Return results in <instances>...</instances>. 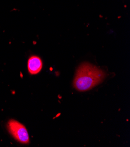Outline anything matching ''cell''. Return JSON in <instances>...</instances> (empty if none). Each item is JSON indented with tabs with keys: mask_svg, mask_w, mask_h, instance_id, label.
<instances>
[{
	"mask_svg": "<svg viewBox=\"0 0 130 147\" xmlns=\"http://www.w3.org/2000/svg\"><path fill=\"white\" fill-rule=\"evenodd\" d=\"M106 77V73L88 63L82 64L78 69L73 85L79 92H85L100 84Z\"/></svg>",
	"mask_w": 130,
	"mask_h": 147,
	"instance_id": "6da1fadb",
	"label": "cell"
},
{
	"mask_svg": "<svg viewBox=\"0 0 130 147\" xmlns=\"http://www.w3.org/2000/svg\"><path fill=\"white\" fill-rule=\"evenodd\" d=\"M7 128L11 136L17 141L22 144L29 142V137L26 127L18 121L11 120L8 121Z\"/></svg>",
	"mask_w": 130,
	"mask_h": 147,
	"instance_id": "7a4b0ae2",
	"label": "cell"
},
{
	"mask_svg": "<svg viewBox=\"0 0 130 147\" xmlns=\"http://www.w3.org/2000/svg\"><path fill=\"white\" fill-rule=\"evenodd\" d=\"M43 67V62L41 59L36 56H31L28 60L27 68L29 72L31 75H36L39 73Z\"/></svg>",
	"mask_w": 130,
	"mask_h": 147,
	"instance_id": "3957f363",
	"label": "cell"
}]
</instances>
